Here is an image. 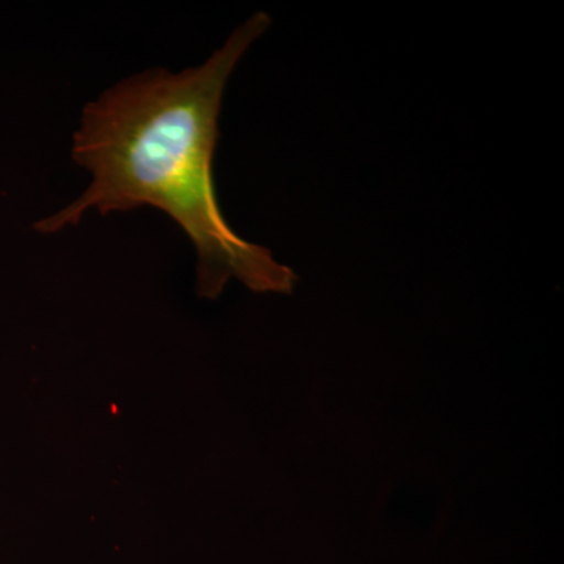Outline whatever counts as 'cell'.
<instances>
[{"label":"cell","instance_id":"obj_1","mask_svg":"<svg viewBox=\"0 0 564 564\" xmlns=\"http://www.w3.org/2000/svg\"><path fill=\"white\" fill-rule=\"evenodd\" d=\"M269 25V14L256 13L203 65L144 70L88 104L74 133L73 161L91 174L90 185L35 228L55 234L79 225L88 210L154 207L196 248L204 299L220 296L232 278L254 292L292 293L296 274L223 217L212 174L226 84Z\"/></svg>","mask_w":564,"mask_h":564}]
</instances>
